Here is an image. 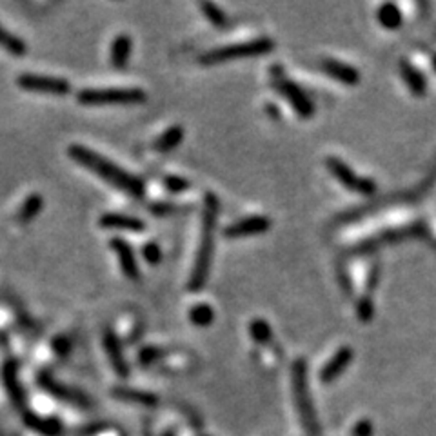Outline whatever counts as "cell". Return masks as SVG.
I'll return each mask as SVG.
<instances>
[{
	"mask_svg": "<svg viewBox=\"0 0 436 436\" xmlns=\"http://www.w3.org/2000/svg\"><path fill=\"white\" fill-rule=\"evenodd\" d=\"M68 155L75 164L95 173L98 178L108 182L109 186L116 188L118 191H124L126 195L135 196V198H142L146 195V186L138 176L126 171L121 166L113 164L109 158L102 156L101 153L93 151V149L86 148L82 144H71L68 148Z\"/></svg>",
	"mask_w": 436,
	"mask_h": 436,
	"instance_id": "1",
	"label": "cell"
},
{
	"mask_svg": "<svg viewBox=\"0 0 436 436\" xmlns=\"http://www.w3.org/2000/svg\"><path fill=\"white\" fill-rule=\"evenodd\" d=\"M218 211H220V201L216 198L215 193H206L204 208H202L201 240H198L195 262H193V269L188 282L189 291L193 293H198L208 284L213 264V245H215V229L216 220H218Z\"/></svg>",
	"mask_w": 436,
	"mask_h": 436,
	"instance_id": "2",
	"label": "cell"
},
{
	"mask_svg": "<svg viewBox=\"0 0 436 436\" xmlns=\"http://www.w3.org/2000/svg\"><path fill=\"white\" fill-rule=\"evenodd\" d=\"M275 48V42L269 36H256L251 41L236 42V44L220 46V48H213L206 51L204 55L198 59V62L204 66H215L224 64V62L238 61V59H248V56H258L271 53Z\"/></svg>",
	"mask_w": 436,
	"mask_h": 436,
	"instance_id": "3",
	"label": "cell"
},
{
	"mask_svg": "<svg viewBox=\"0 0 436 436\" xmlns=\"http://www.w3.org/2000/svg\"><path fill=\"white\" fill-rule=\"evenodd\" d=\"M76 101L82 106H138L148 101V95L138 88L82 89Z\"/></svg>",
	"mask_w": 436,
	"mask_h": 436,
	"instance_id": "4",
	"label": "cell"
},
{
	"mask_svg": "<svg viewBox=\"0 0 436 436\" xmlns=\"http://www.w3.org/2000/svg\"><path fill=\"white\" fill-rule=\"evenodd\" d=\"M269 78H271V86L275 91L280 93L285 98L289 106L293 108V111L300 118H311L315 115V104L309 98L308 93L296 84L295 81L285 76V71L282 69V66H273L271 71H269Z\"/></svg>",
	"mask_w": 436,
	"mask_h": 436,
	"instance_id": "5",
	"label": "cell"
},
{
	"mask_svg": "<svg viewBox=\"0 0 436 436\" xmlns=\"http://www.w3.org/2000/svg\"><path fill=\"white\" fill-rule=\"evenodd\" d=\"M325 168H328L329 173H331L344 188H348L349 191L360 193V195H372V193H376L375 181H371L367 176H364V178L358 176L342 158H338V156H328V158H325Z\"/></svg>",
	"mask_w": 436,
	"mask_h": 436,
	"instance_id": "6",
	"label": "cell"
},
{
	"mask_svg": "<svg viewBox=\"0 0 436 436\" xmlns=\"http://www.w3.org/2000/svg\"><path fill=\"white\" fill-rule=\"evenodd\" d=\"M291 378H293V389H295V402L298 405L302 420L304 425H308L311 431H315L316 422H315V411H313L311 398H309L308 391V371H305V362L296 360L291 369Z\"/></svg>",
	"mask_w": 436,
	"mask_h": 436,
	"instance_id": "7",
	"label": "cell"
},
{
	"mask_svg": "<svg viewBox=\"0 0 436 436\" xmlns=\"http://www.w3.org/2000/svg\"><path fill=\"white\" fill-rule=\"evenodd\" d=\"M19 88L29 93H39V95H53L64 96L71 93V84L61 76H42L35 73H22L16 78Z\"/></svg>",
	"mask_w": 436,
	"mask_h": 436,
	"instance_id": "8",
	"label": "cell"
},
{
	"mask_svg": "<svg viewBox=\"0 0 436 436\" xmlns=\"http://www.w3.org/2000/svg\"><path fill=\"white\" fill-rule=\"evenodd\" d=\"M273 222L265 215H251L244 216L240 220L233 222L231 225L224 229V235L228 238H248V236L264 235L271 229Z\"/></svg>",
	"mask_w": 436,
	"mask_h": 436,
	"instance_id": "9",
	"label": "cell"
},
{
	"mask_svg": "<svg viewBox=\"0 0 436 436\" xmlns=\"http://www.w3.org/2000/svg\"><path fill=\"white\" fill-rule=\"evenodd\" d=\"M320 69L333 78V81L340 82L345 86H356L360 82V71L355 68L353 64L344 61H338V59H333V56H325L320 61Z\"/></svg>",
	"mask_w": 436,
	"mask_h": 436,
	"instance_id": "10",
	"label": "cell"
},
{
	"mask_svg": "<svg viewBox=\"0 0 436 436\" xmlns=\"http://www.w3.org/2000/svg\"><path fill=\"white\" fill-rule=\"evenodd\" d=\"M109 248L118 256V264H121L122 273L128 276L129 280H136L138 275H141V269H138L136 255L131 245H129L124 238H121V236H113L111 240H109Z\"/></svg>",
	"mask_w": 436,
	"mask_h": 436,
	"instance_id": "11",
	"label": "cell"
},
{
	"mask_svg": "<svg viewBox=\"0 0 436 436\" xmlns=\"http://www.w3.org/2000/svg\"><path fill=\"white\" fill-rule=\"evenodd\" d=\"M98 225L104 229H116V231H131L142 233L148 225L144 220L136 218V216L124 215V213H104L98 218Z\"/></svg>",
	"mask_w": 436,
	"mask_h": 436,
	"instance_id": "12",
	"label": "cell"
},
{
	"mask_svg": "<svg viewBox=\"0 0 436 436\" xmlns=\"http://www.w3.org/2000/svg\"><path fill=\"white\" fill-rule=\"evenodd\" d=\"M351 360H353V348H349V345L340 348L331 356V358H329L328 364L322 367L320 380L324 382V384H329V382L336 380V376L340 375V372L351 364Z\"/></svg>",
	"mask_w": 436,
	"mask_h": 436,
	"instance_id": "13",
	"label": "cell"
},
{
	"mask_svg": "<svg viewBox=\"0 0 436 436\" xmlns=\"http://www.w3.org/2000/svg\"><path fill=\"white\" fill-rule=\"evenodd\" d=\"M39 384H41L46 391L55 395L56 398H62V400L73 402V404H78V405H89V398H86L82 392L73 391V389L59 384V382L53 380V376L48 375V372H42V375L39 376Z\"/></svg>",
	"mask_w": 436,
	"mask_h": 436,
	"instance_id": "14",
	"label": "cell"
},
{
	"mask_svg": "<svg viewBox=\"0 0 436 436\" xmlns=\"http://www.w3.org/2000/svg\"><path fill=\"white\" fill-rule=\"evenodd\" d=\"M104 348H106V355H108L109 362H111V365H113V369H115V371L121 376H128L129 369H128V364H126V356H124V351H122L121 340H118V336H116L111 329H108L104 335Z\"/></svg>",
	"mask_w": 436,
	"mask_h": 436,
	"instance_id": "15",
	"label": "cell"
},
{
	"mask_svg": "<svg viewBox=\"0 0 436 436\" xmlns=\"http://www.w3.org/2000/svg\"><path fill=\"white\" fill-rule=\"evenodd\" d=\"M400 76L402 81L405 82L407 89L411 91V95L415 96H424L427 91V81H425V75L416 68L415 64H411L409 61H400Z\"/></svg>",
	"mask_w": 436,
	"mask_h": 436,
	"instance_id": "16",
	"label": "cell"
},
{
	"mask_svg": "<svg viewBox=\"0 0 436 436\" xmlns=\"http://www.w3.org/2000/svg\"><path fill=\"white\" fill-rule=\"evenodd\" d=\"M133 53V39L129 35H116L109 48V62L113 68L124 69L129 64V56Z\"/></svg>",
	"mask_w": 436,
	"mask_h": 436,
	"instance_id": "17",
	"label": "cell"
},
{
	"mask_svg": "<svg viewBox=\"0 0 436 436\" xmlns=\"http://www.w3.org/2000/svg\"><path fill=\"white\" fill-rule=\"evenodd\" d=\"M19 365L16 362L9 360L6 362L4 367H2V378H4V385L8 389L11 400L15 402L16 405L24 404V391L21 387V382H19Z\"/></svg>",
	"mask_w": 436,
	"mask_h": 436,
	"instance_id": "18",
	"label": "cell"
},
{
	"mask_svg": "<svg viewBox=\"0 0 436 436\" xmlns=\"http://www.w3.org/2000/svg\"><path fill=\"white\" fill-rule=\"evenodd\" d=\"M376 22L384 29L395 31V29H398L404 24V13L400 11V8L396 4L385 2V4H382L380 8L376 9Z\"/></svg>",
	"mask_w": 436,
	"mask_h": 436,
	"instance_id": "19",
	"label": "cell"
},
{
	"mask_svg": "<svg viewBox=\"0 0 436 436\" xmlns=\"http://www.w3.org/2000/svg\"><path fill=\"white\" fill-rule=\"evenodd\" d=\"M182 141H184V128L182 126H171L153 141V149L158 153H169L178 148Z\"/></svg>",
	"mask_w": 436,
	"mask_h": 436,
	"instance_id": "20",
	"label": "cell"
},
{
	"mask_svg": "<svg viewBox=\"0 0 436 436\" xmlns=\"http://www.w3.org/2000/svg\"><path fill=\"white\" fill-rule=\"evenodd\" d=\"M44 209V198H42L39 193H33L22 202V206L19 208V213H16V220L22 222V224H29L31 220H35L39 213Z\"/></svg>",
	"mask_w": 436,
	"mask_h": 436,
	"instance_id": "21",
	"label": "cell"
},
{
	"mask_svg": "<svg viewBox=\"0 0 436 436\" xmlns=\"http://www.w3.org/2000/svg\"><path fill=\"white\" fill-rule=\"evenodd\" d=\"M113 396L118 400L133 402V404H142V405H155L158 402L153 392L148 391H138V389H128V387H116L113 389Z\"/></svg>",
	"mask_w": 436,
	"mask_h": 436,
	"instance_id": "22",
	"label": "cell"
},
{
	"mask_svg": "<svg viewBox=\"0 0 436 436\" xmlns=\"http://www.w3.org/2000/svg\"><path fill=\"white\" fill-rule=\"evenodd\" d=\"M189 322L196 328H209V325L215 322V309L211 308L206 302H201V304L193 305L188 313Z\"/></svg>",
	"mask_w": 436,
	"mask_h": 436,
	"instance_id": "23",
	"label": "cell"
},
{
	"mask_svg": "<svg viewBox=\"0 0 436 436\" xmlns=\"http://www.w3.org/2000/svg\"><path fill=\"white\" fill-rule=\"evenodd\" d=\"M249 335L258 345H269L273 342V328L264 318H253L249 322Z\"/></svg>",
	"mask_w": 436,
	"mask_h": 436,
	"instance_id": "24",
	"label": "cell"
},
{
	"mask_svg": "<svg viewBox=\"0 0 436 436\" xmlns=\"http://www.w3.org/2000/svg\"><path fill=\"white\" fill-rule=\"evenodd\" d=\"M0 48L16 56L26 55V51H28V46H26V42L22 41L21 36L13 35V33H9L2 26H0Z\"/></svg>",
	"mask_w": 436,
	"mask_h": 436,
	"instance_id": "25",
	"label": "cell"
},
{
	"mask_svg": "<svg viewBox=\"0 0 436 436\" xmlns=\"http://www.w3.org/2000/svg\"><path fill=\"white\" fill-rule=\"evenodd\" d=\"M26 422H28L29 427H33L35 431L39 432H44V435H56V432H61V424L56 420H42V418H39V416L35 415H28L26 416Z\"/></svg>",
	"mask_w": 436,
	"mask_h": 436,
	"instance_id": "26",
	"label": "cell"
},
{
	"mask_svg": "<svg viewBox=\"0 0 436 436\" xmlns=\"http://www.w3.org/2000/svg\"><path fill=\"white\" fill-rule=\"evenodd\" d=\"M201 9L206 15V19H208L213 26H216V28H224V26H228V16H225L224 9L218 8L216 4H213V2H204V4H201Z\"/></svg>",
	"mask_w": 436,
	"mask_h": 436,
	"instance_id": "27",
	"label": "cell"
},
{
	"mask_svg": "<svg viewBox=\"0 0 436 436\" xmlns=\"http://www.w3.org/2000/svg\"><path fill=\"white\" fill-rule=\"evenodd\" d=\"M164 186L169 193H173V195H182V193H186L189 188H191L189 181H186V178H182V176L178 175L166 176Z\"/></svg>",
	"mask_w": 436,
	"mask_h": 436,
	"instance_id": "28",
	"label": "cell"
},
{
	"mask_svg": "<svg viewBox=\"0 0 436 436\" xmlns=\"http://www.w3.org/2000/svg\"><path fill=\"white\" fill-rule=\"evenodd\" d=\"M166 355H168V353H166L162 348L148 345V348H144L141 351V355H138V360H141L144 365H151V364H155V362L162 360Z\"/></svg>",
	"mask_w": 436,
	"mask_h": 436,
	"instance_id": "29",
	"label": "cell"
},
{
	"mask_svg": "<svg viewBox=\"0 0 436 436\" xmlns=\"http://www.w3.org/2000/svg\"><path fill=\"white\" fill-rule=\"evenodd\" d=\"M142 256H144V260L148 262L149 265L161 264L162 260L161 245L156 244V242H146V244L142 245Z\"/></svg>",
	"mask_w": 436,
	"mask_h": 436,
	"instance_id": "30",
	"label": "cell"
},
{
	"mask_svg": "<svg viewBox=\"0 0 436 436\" xmlns=\"http://www.w3.org/2000/svg\"><path fill=\"white\" fill-rule=\"evenodd\" d=\"M53 351L59 356H66L71 351V340H69L68 336H56L55 340H53Z\"/></svg>",
	"mask_w": 436,
	"mask_h": 436,
	"instance_id": "31",
	"label": "cell"
},
{
	"mask_svg": "<svg viewBox=\"0 0 436 436\" xmlns=\"http://www.w3.org/2000/svg\"><path fill=\"white\" fill-rule=\"evenodd\" d=\"M173 204H169V202H155V204H151V213H155V215L158 216H164L169 215V213H173Z\"/></svg>",
	"mask_w": 436,
	"mask_h": 436,
	"instance_id": "32",
	"label": "cell"
},
{
	"mask_svg": "<svg viewBox=\"0 0 436 436\" xmlns=\"http://www.w3.org/2000/svg\"><path fill=\"white\" fill-rule=\"evenodd\" d=\"M369 432H371V424H369L367 420L360 422V424H358V427L355 429L356 436H369Z\"/></svg>",
	"mask_w": 436,
	"mask_h": 436,
	"instance_id": "33",
	"label": "cell"
},
{
	"mask_svg": "<svg viewBox=\"0 0 436 436\" xmlns=\"http://www.w3.org/2000/svg\"><path fill=\"white\" fill-rule=\"evenodd\" d=\"M431 62H432V68H435V71H436V53H435V55H432Z\"/></svg>",
	"mask_w": 436,
	"mask_h": 436,
	"instance_id": "34",
	"label": "cell"
}]
</instances>
